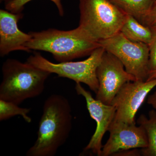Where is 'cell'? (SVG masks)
Wrapping results in <instances>:
<instances>
[{
	"instance_id": "obj_10",
	"label": "cell",
	"mask_w": 156,
	"mask_h": 156,
	"mask_svg": "<svg viewBox=\"0 0 156 156\" xmlns=\"http://www.w3.org/2000/svg\"><path fill=\"white\" fill-rule=\"evenodd\" d=\"M108 131L109 137L102 147L101 156H112L120 151L147 147V135L142 126L113 120Z\"/></svg>"
},
{
	"instance_id": "obj_13",
	"label": "cell",
	"mask_w": 156,
	"mask_h": 156,
	"mask_svg": "<svg viewBox=\"0 0 156 156\" xmlns=\"http://www.w3.org/2000/svg\"><path fill=\"white\" fill-rule=\"evenodd\" d=\"M148 118L141 115L137 120L139 126H142L147 135V147L141 149L144 156H156V110L149 112Z\"/></svg>"
},
{
	"instance_id": "obj_11",
	"label": "cell",
	"mask_w": 156,
	"mask_h": 156,
	"mask_svg": "<svg viewBox=\"0 0 156 156\" xmlns=\"http://www.w3.org/2000/svg\"><path fill=\"white\" fill-rule=\"evenodd\" d=\"M23 17L22 13L15 14L3 9L0 11L1 57L17 50L30 52L26 47V44L30 41L31 36L29 33L26 34L21 31L17 25V23Z\"/></svg>"
},
{
	"instance_id": "obj_12",
	"label": "cell",
	"mask_w": 156,
	"mask_h": 156,
	"mask_svg": "<svg viewBox=\"0 0 156 156\" xmlns=\"http://www.w3.org/2000/svg\"><path fill=\"white\" fill-rule=\"evenodd\" d=\"M120 32L132 41L150 44L154 33L151 29L143 25L133 16L127 15Z\"/></svg>"
},
{
	"instance_id": "obj_1",
	"label": "cell",
	"mask_w": 156,
	"mask_h": 156,
	"mask_svg": "<svg viewBox=\"0 0 156 156\" xmlns=\"http://www.w3.org/2000/svg\"><path fill=\"white\" fill-rule=\"evenodd\" d=\"M72 109L67 98L53 94L44 102L37 137L27 156H53L65 143L72 128Z\"/></svg>"
},
{
	"instance_id": "obj_19",
	"label": "cell",
	"mask_w": 156,
	"mask_h": 156,
	"mask_svg": "<svg viewBox=\"0 0 156 156\" xmlns=\"http://www.w3.org/2000/svg\"><path fill=\"white\" fill-rule=\"evenodd\" d=\"M141 155H142L141 150H138L137 148L120 151L115 153L112 155V156H139Z\"/></svg>"
},
{
	"instance_id": "obj_14",
	"label": "cell",
	"mask_w": 156,
	"mask_h": 156,
	"mask_svg": "<svg viewBox=\"0 0 156 156\" xmlns=\"http://www.w3.org/2000/svg\"><path fill=\"white\" fill-rule=\"evenodd\" d=\"M125 14L140 22L150 11L154 0H110Z\"/></svg>"
},
{
	"instance_id": "obj_9",
	"label": "cell",
	"mask_w": 156,
	"mask_h": 156,
	"mask_svg": "<svg viewBox=\"0 0 156 156\" xmlns=\"http://www.w3.org/2000/svg\"><path fill=\"white\" fill-rule=\"evenodd\" d=\"M75 88L78 95L85 98L90 116L95 120L97 125L95 133L84 148V151H91L96 155L101 156L103 147L102 138L114 119L116 109L113 105L105 104L94 98L90 92L84 89L81 83H76Z\"/></svg>"
},
{
	"instance_id": "obj_8",
	"label": "cell",
	"mask_w": 156,
	"mask_h": 156,
	"mask_svg": "<svg viewBox=\"0 0 156 156\" xmlns=\"http://www.w3.org/2000/svg\"><path fill=\"white\" fill-rule=\"evenodd\" d=\"M156 87V78L150 81L126 83L115 96L111 105L116 109L114 121L136 124L135 115L150 92Z\"/></svg>"
},
{
	"instance_id": "obj_18",
	"label": "cell",
	"mask_w": 156,
	"mask_h": 156,
	"mask_svg": "<svg viewBox=\"0 0 156 156\" xmlns=\"http://www.w3.org/2000/svg\"><path fill=\"white\" fill-rule=\"evenodd\" d=\"M153 33V37L150 44L148 45L149 48V67L150 72L156 69V32Z\"/></svg>"
},
{
	"instance_id": "obj_3",
	"label": "cell",
	"mask_w": 156,
	"mask_h": 156,
	"mask_svg": "<svg viewBox=\"0 0 156 156\" xmlns=\"http://www.w3.org/2000/svg\"><path fill=\"white\" fill-rule=\"evenodd\" d=\"M29 33L31 39L26 44L29 50L49 52L59 62L89 56L101 47L99 43L84 37L77 28L68 31L49 29Z\"/></svg>"
},
{
	"instance_id": "obj_15",
	"label": "cell",
	"mask_w": 156,
	"mask_h": 156,
	"mask_svg": "<svg viewBox=\"0 0 156 156\" xmlns=\"http://www.w3.org/2000/svg\"><path fill=\"white\" fill-rule=\"evenodd\" d=\"M18 105L13 102L0 99V121H5L11 117L20 115L27 122H31V118L28 115L31 108H21Z\"/></svg>"
},
{
	"instance_id": "obj_16",
	"label": "cell",
	"mask_w": 156,
	"mask_h": 156,
	"mask_svg": "<svg viewBox=\"0 0 156 156\" xmlns=\"http://www.w3.org/2000/svg\"><path fill=\"white\" fill-rule=\"evenodd\" d=\"M32 0H6L5 8L7 11L12 13H20L24 9V5ZM56 5L58 9L59 15L63 16L64 11L62 4L61 0H50Z\"/></svg>"
},
{
	"instance_id": "obj_22",
	"label": "cell",
	"mask_w": 156,
	"mask_h": 156,
	"mask_svg": "<svg viewBox=\"0 0 156 156\" xmlns=\"http://www.w3.org/2000/svg\"><path fill=\"white\" fill-rule=\"evenodd\" d=\"M2 1H3V0H2ZM5 1H6V0H5Z\"/></svg>"
},
{
	"instance_id": "obj_20",
	"label": "cell",
	"mask_w": 156,
	"mask_h": 156,
	"mask_svg": "<svg viewBox=\"0 0 156 156\" xmlns=\"http://www.w3.org/2000/svg\"><path fill=\"white\" fill-rule=\"evenodd\" d=\"M147 104L151 105L156 110V91L148 97Z\"/></svg>"
},
{
	"instance_id": "obj_21",
	"label": "cell",
	"mask_w": 156,
	"mask_h": 156,
	"mask_svg": "<svg viewBox=\"0 0 156 156\" xmlns=\"http://www.w3.org/2000/svg\"><path fill=\"white\" fill-rule=\"evenodd\" d=\"M156 78V69L154 70L151 71L149 72L148 76L146 81H150L154 80Z\"/></svg>"
},
{
	"instance_id": "obj_4",
	"label": "cell",
	"mask_w": 156,
	"mask_h": 156,
	"mask_svg": "<svg viewBox=\"0 0 156 156\" xmlns=\"http://www.w3.org/2000/svg\"><path fill=\"white\" fill-rule=\"evenodd\" d=\"M77 28L84 37L99 43L119 33L127 14L110 0H80Z\"/></svg>"
},
{
	"instance_id": "obj_7",
	"label": "cell",
	"mask_w": 156,
	"mask_h": 156,
	"mask_svg": "<svg viewBox=\"0 0 156 156\" xmlns=\"http://www.w3.org/2000/svg\"><path fill=\"white\" fill-rule=\"evenodd\" d=\"M99 87L95 98L111 105L122 87L128 82L137 80L126 71L124 65L116 56L105 51L96 70Z\"/></svg>"
},
{
	"instance_id": "obj_17",
	"label": "cell",
	"mask_w": 156,
	"mask_h": 156,
	"mask_svg": "<svg viewBox=\"0 0 156 156\" xmlns=\"http://www.w3.org/2000/svg\"><path fill=\"white\" fill-rule=\"evenodd\" d=\"M142 24L146 26L151 29L153 32H156V0L154 1L153 5L150 11L146 15L141 21Z\"/></svg>"
},
{
	"instance_id": "obj_23",
	"label": "cell",
	"mask_w": 156,
	"mask_h": 156,
	"mask_svg": "<svg viewBox=\"0 0 156 156\" xmlns=\"http://www.w3.org/2000/svg\"><path fill=\"white\" fill-rule=\"evenodd\" d=\"M156 1V0H154V1Z\"/></svg>"
},
{
	"instance_id": "obj_5",
	"label": "cell",
	"mask_w": 156,
	"mask_h": 156,
	"mask_svg": "<svg viewBox=\"0 0 156 156\" xmlns=\"http://www.w3.org/2000/svg\"><path fill=\"white\" fill-rule=\"evenodd\" d=\"M105 50L102 47L95 49L89 57L83 61H72L53 63L40 53H36L27 59V62L58 77L68 78L76 83L86 84L95 94L99 87L96 70Z\"/></svg>"
},
{
	"instance_id": "obj_2",
	"label": "cell",
	"mask_w": 156,
	"mask_h": 156,
	"mask_svg": "<svg viewBox=\"0 0 156 156\" xmlns=\"http://www.w3.org/2000/svg\"><path fill=\"white\" fill-rule=\"evenodd\" d=\"M2 80L0 99L19 105L23 101L41 95L51 73L26 62L8 58L2 66Z\"/></svg>"
},
{
	"instance_id": "obj_6",
	"label": "cell",
	"mask_w": 156,
	"mask_h": 156,
	"mask_svg": "<svg viewBox=\"0 0 156 156\" xmlns=\"http://www.w3.org/2000/svg\"><path fill=\"white\" fill-rule=\"evenodd\" d=\"M105 51L122 63L126 71L137 80L145 81L150 72L149 48L144 43L132 41L121 32L99 42Z\"/></svg>"
}]
</instances>
